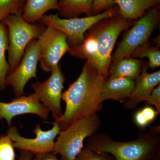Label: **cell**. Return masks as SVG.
<instances>
[{"label":"cell","instance_id":"cell-1","mask_svg":"<svg viewBox=\"0 0 160 160\" xmlns=\"http://www.w3.org/2000/svg\"><path fill=\"white\" fill-rule=\"evenodd\" d=\"M106 79L86 60L77 79L62 94L66 109L61 116L54 118L61 130L81 119L97 114L102 109L101 95Z\"/></svg>","mask_w":160,"mask_h":160},{"label":"cell","instance_id":"cell-2","mask_svg":"<svg viewBox=\"0 0 160 160\" xmlns=\"http://www.w3.org/2000/svg\"><path fill=\"white\" fill-rule=\"evenodd\" d=\"M133 22L125 20L118 14L100 21L87 31L83 42L73 48V54L76 58L90 62L106 79L117 40Z\"/></svg>","mask_w":160,"mask_h":160},{"label":"cell","instance_id":"cell-3","mask_svg":"<svg viewBox=\"0 0 160 160\" xmlns=\"http://www.w3.org/2000/svg\"><path fill=\"white\" fill-rule=\"evenodd\" d=\"M85 147L110 154L114 160H160V136L142 129L136 139L118 142L97 132L88 138Z\"/></svg>","mask_w":160,"mask_h":160},{"label":"cell","instance_id":"cell-4","mask_svg":"<svg viewBox=\"0 0 160 160\" xmlns=\"http://www.w3.org/2000/svg\"><path fill=\"white\" fill-rule=\"evenodd\" d=\"M2 22L7 27L9 34L8 62L10 73L18 66L29 43L38 39L46 27L28 22L23 18L22 13L8 16Z\"/></svg>","mask_w":160,"mask_h":160},{"label":"cell","instance_id":"cell-5","mask_svg":"<svg viewBox=\"0 0 160 160\" xmlns=\"http://www.w3.org/2000/svg\"><path fill=\"white\" fill-rule=\"evenodd\" d=\"M101 120L98 114L83 118L61 130L52 152L60 155L61 160H74L84 147L86 138L98 130Z\"/></svg>","mask_w":160,"mask_h":160},{"label":"cell","instance_id":"cell-6","mask_svg":"<svg viewBox=\"0 0 160 160\" xmlns=\"http://www.w3.org/2000/svg\"><path fill=\"white\" fill-rule=\"evenodd\" d=\"M118 8L116 5L99 13L91 16L73 18H61L58 14L45 15L39 21L41 25L51 26L65 33L69 47L81 45L86 32L93 25L105 19L117 15Z\"/></svg>","mask_w":160,"mask_h":160},{"label":"cell","instance_id":"cell-7","mask_svg":"<svg viewBox=\"0 0 160 160\" xmlns=\"http://www.w3.org/2000/svg\"><path fill=\"white\" fill-rule=\"evenodd\" d=\"M160 23V6L152 8L134 21L132 27L127 29L116 51L112 56L111 65L124 58H129L138 47L149 42V38L159 26Z\"/></svg>","mask_w":160,"mask_h":160},{"label":"cell","instance_id":"cell-8","mask_svg":"<svg viewBox=\"0 0 160 160\" xmlns=\"http://www.w3.org/2000/svg\"><path fill=\"white\" fill-rule=\"evenodd\" d=\"M39 45V62L43 71L51 72L60 60L68 52L69 46L65 33L51 26H47L38 39Z\"/></svg>","mask_w":160,"mask_h":160},{"label":"cell","instance_id":"cell-9","mask_svg":"<svg viewBox=\"0 0 160 160\" xmlns=\"http://www.w3.org/2000/svg\"><path fill=\"white\" fill-rule=\"evenodd\" d=\"M40 48L38 40H32L26 47L18 66L6 77V86H11L16 97L22 96L27 83L31 79L37 78Z\"/></svg>","mask_w":160,"mask_h":160},{"label":"cell","instance_id":"cell-10","mask_svg":"<svg viewBox=\"0 0 160 160\" xmlns=\"http://www.w3.org/2000/svg\"><path fill=\"white\" fill-rule=\"evenodd\" d=\"M51 72V76L46 81L32 83L31 87L40 102L55 118L61 116L63 113L61 102L66 78L59 64Z\"/></svg>","mask_w":160,"mask_h":160},{"label":"cell","instance_id":"cell-11","mask_svg":"<svg viewBox=\"0 0 160 160\" xmlns=\"http://www.w3.org/2000/svg\"><path fill=\"white\" fill-rule=\"evenodd\" d=\"M51 129L43 131L41 126L37 124L34 131L36 137L27 138L19 133L17 128L11 126L7 131V135L13 142L14 148L19 150H26L33 154L52 152L54 148L56 138L59 134L61 129L57 123L54 122Z\"/></svg>","mask_w":160,"mask_h":160},{"label":"cell","instance_id":"cell-12","mask_svg":"<svg viewBox=\"0 0 160 160\" xmlns=\"http://www.w3.org/2000/svg\"><path fill=\"white\" fill-rule=\"evenodd\" d=\"M49 112L34 92L28 96L16 97L10 102H0V118L6 120L9 126H11L12 119L16 116L34 114L46 121L49 118Z\"/></svg>","mask_w":160,"mask_h":160},{"label":"cell","instance_id":"cell-13","mask_svg":"<svg viewBox=\"0 0 160 160\" xmlns=\"http://www.w3.org/2000/svg\"><path fill=\"white\" fill-rule=\"evenodd\" d=\"M148 65L145 64L142 71L135 80V84L129 100L124 103V107L132 110L142 102H146L153 89L160 83V71L149 73Z\"/></svg>","mask_w":160,"mask_h":160},{"label":"cell","instance_id":"cell-14","mask_svg":"<svg viewBox=\"0 0 160 160\" xmlns=\"http://www.w3.org/2000/svg\"><path fill=\"white\" fill-rule=\"evenodd\" d=\"M135 81L130 78H107L103 83L101 100H112L125 103L129 100L134 88Z\"/></svg>","mask_w":160,"mask_h":160},{"label":"cell","instance_id":"cell-15","mask_svg":"<svg viewBox=\"0 0 160 160\" xmlns=\"http://www.w3.org/2000/svg\"><path fill=\"white\" fill-rule=\"evenodd\" d=\"M118 14L125 20L133 22L149 10L160 6V0H115Z\"/></svg>","mask_w":160,"mask_h":160},{"label":"cell","instance_id":"cell-16","mask_svg":"<svg viewBox=\"0 0 160 160\" xmlns=\"http://www.w3.org/2000/svg\"><path fill=\"white\" fill-rule=\"evenodd\" d=\"M145 65L137 58H124L110 66L107 78H128L135 80L142 71Z\"/></svg>","mask_w":160,"mask_h":160},{"label":"cell","instance_id":"cell-17","mask_svg":"<svg viewBox=\"0 0 160 160\" xmlns=\"http://www.w3.org/2000/svg\"><path fill=\"white\" fill-rule=\"evenodd\" d=\"M59 0H26L22 15L29 23L39 22L46 12L58 10Z\"/></svg>","mask_w":160,"mask_h":160},{"label":"cell","instance_id":"cell-18","mask_svg":"<svg viewBox=\"0 0 160 160\" xmlns=\"http://www.w3.org/2000/svg\"><path fill=\"white\" fill-rule=\"evenodd\" d=\"M93 0H59V15L66 18H78L81 14L86 17L93 15Z\"/></svg>","mask_w":160,"mask_h":160},{"label":"cell","instance_id":"cell-19","mask_svg":"<svg viewBox=\"0 0 160 160\" xmlns=\"http://www.w3.org/2000/svg\"><path fill=\"white\" fill-rule=\"evenodd\" d=\"M9 39L8 29L0 22V90L6 89V78L9 74V66L6 58V52L9 48Z\"/></svg>","mask_w":160,"mask_h":160},{"label":"cell","instance_id":"cell-20","mask_svg":"<svg viewBox=\"0 0 160 160\" xmlns=\"http://www.w3.org/2000/svg\"><path fill=\"white\" fill-rule=\"evenodd\" d=\"M129 58H148L149 66L153 69L160 66V51L159 47L152 46L149 42L138 47L133 52Z\"/></svg>","mask_w":160,"mask_h":160},{"label":"cell","instance_id":"cell-21","mask_svg":"<svg viewBox=\"0 0 160 160\" xmlns=\"http://www.w3.org/2000/svg\"><path fill=\"white\" fill-rule=\"evenodd\" d=\"M26 0H0V22L8 16L22 13Z\"/></svg>","mask_w":160,"mask_h":160},{"label":"cell","instance_id":"cell-22","mask_svg":"<svg viewBox=\"0 0 160 160\" xmlns=\"http://www.w3.org/2000/svg\"><path fill=\"white\" fill-rule=\"evenodd\" d=\"M13 142L8 135L0 137V160H15Z\"/></svg>","mask_w":160,"mask_h":160},{"label":"cell","instance_id":"cell-23","mask_svg":"<svg viewBox=\"0 0 160 160\" xmlns=\"http://www.w3.org/2000/svg\"><path fill=\"white\" fill-rule=\"evenodd\" d=\"M74 160H114V159L108 153H98L85 147L82 149Z\"/></svg>","mask_w":160,"mask_h":160},{"label":"cell","instance_id":"cell-24","mask_svg":"<svg viewBox=\"0 0 160 160\" xmlns=\"http://www.w3.org/2000/svg\"><path fill=\"white\" fill-rule=\"evenodd\" d=\"M114 6H115V0H93V15L99 14L112 8Z\"/></svg>","mask_w":160,"mask_h":160},{"label":"cell","instance_id":"cell-25","mask_svg":"<svg viewBox=\"0 0 160 160\" xmlns=\"http://www.w3.org/2000/svg\"><path fill=\"white\" fill-rule=\"evenodd\" d=\"M146 106H153L158 114H160V84L152 92L149 98L145 102Z\"/></svg>","mask_w":160,"mask_h":160},{"label":"cell","instance_id":"cell-26","mask_svg":"<svg viewBox=\"0 0 160 160\" xmlns=\"http://www.w3.org/2000/svg\"><path fill=\"white\" fill-rule=\"evenodd\" d=\"M141 110L143 116L149 125L156 119L159 115L156 109L151 106H146Z\"/></svg>","mask_w":160,"mask_h":160},{"label":"cell","instance_id":"cell-27","mask_svg":"<svg viewBox=\"0 0 160 160\" xmlns=\"http://www.w3.org/2000/svg\"><path fill=\"white\" fill-rule=\"evenodd\" d=\"M133 120L136 125L138 127L142 128V129H145L149 125V123L146 121L143 116L141 109L138 110L135 112L133 117Z\"/></svg>","mask_w":160,"mask_h":160},{"label":"cell","instance_id":"cell-28","mask_svg":"<svg viewBox=\"0 0 160 160\" xmlns=\"http://www.w3.org/2000/svg\"><path fill=\"white\" fill-rule=\"evenodd\" d=\"M32 160H59L57 155L52 152L38 153L35 154Z\"/></svg>","mask_w":160,"mask_h":160},{"label":"cell","instance_id":"cell-29","mask_svg":"<svg viewBox=\"0 0 160 160\" xmlns=\"http://www.w3.org/2000/svg\"><path fill=\"white\" fill-rule=\"evenodd\" d=\"M34 155L29 151L20 150L19 156L18 157L17 160H32Z\"/></svg>","mask_w":160,"mask_h":160},{"label":"cell","instance_id":"cell-30","mask_svg":"<svg viewBox=\"0 0 160 160\" xmlns=\"http://www.w3.org/2000/svg\"><path fill=\"white\" fill-rule=\"evenodd\" d=\"M149 131L153 134H160V126H153L151 127L149 129Z\"/></svg>","mask_w":160,"mask_h":160},{"label":"cell","instance_id":"cell-31","mask_svg":"<svg viewBox=\"0 0 160 160\" xmlns=\"http://www.w3.org/2000/svg\"><path fill=\"white\" fill-rule=\"evenodd\" d=\"M1 120H2V119H1V118H0V121H1Z\"/></svg>","mask_w":160,"mask_h":160}]
</instances>
